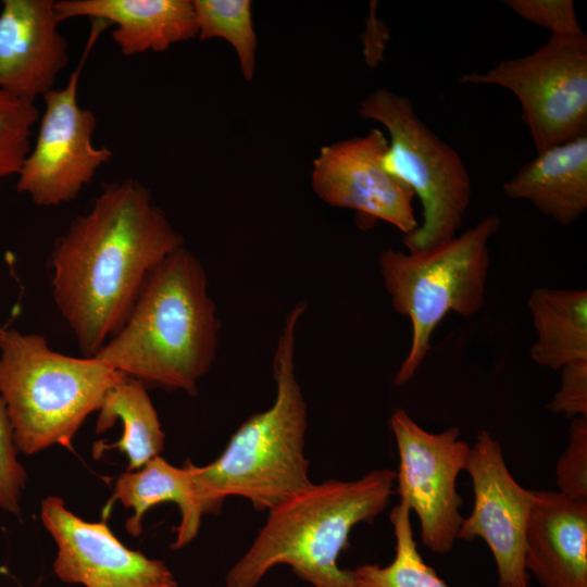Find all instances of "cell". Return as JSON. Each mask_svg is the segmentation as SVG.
Instances as JSON below:
<instances>
[{
	"label": "cell",
	"mask_w": 587,
	"mask_h": 587,
	"mask_svg": "<svg viewBox=\"0 0 587 587\" xmlns=\"http://www.w3.org/2000/svg\"><path fill=\"white\" fill-rule=\"evenodd\" d=\"M184 246L147 188L128 178L104 185L50 254L53 301L84 357L123 326L153 270Z\"/></svg>",
	"instance_id": "1"
},
{
	"label": "cell",
	"mask_w": 587,
	"mask_h": 587,
	"mask_svg": "<svg viewBox=\"0 0 587 587\" xmlns=\"http://www.w3.org/2000/svg\"><path fill=\"white\" fill-rule=\"evenodd\" d=\"M220 326L204 267L182 246L149 275L126 322L93 357L146 386L193 396L215 362Z\"/></svg>",
	"instance_id": "2"
},
{
	"label": "cell",
	"mask_w": 587,
	"mask_h": 587,
	"mask_svg": "<svg viewBox=\"0 0 587 587\" xmlns=\"http://www.w3.org/2000/svg\"><path fill=\"white\" fill-rule=\"evenodd\" d=\"M307 307L300 301L285 317L273 358L272 405L240 424L213 462L191 464L204 514L218 513L232 496L270 511L313 484L304 455L308 409L295 363L297 327Z\"/></svg>",
	"instance_id": "3"
},
{
	"label": "cell",
	"mask_w": 587,
	"mask_h": 587,
	"mask_svg": "<svg viewBox=\"0 0 587 587\" xmlns=\"http://www.w3.org/2000/svg\"><path fill=\"white\" fill-rule=\"evenodd\" d=\"M396 472L370 471L353 480L312 484L271 509L248 550L229 569L225 587H257L285 564L312 587H354L351 570L338 565L352 528L372 522L388 505Z\"/></svg>",
	"instance_id": "4"
},
{
	"label": "cell",
	"mask_w": 587,
	"mask_h": 587,
	"mask_svg": "<svg viewBox=\"0 0 587 587\" xmlns=\"http://www.w3.org/2000/svg\"><path fill=\"white\" fill-rule=\"evenodd\" d=\"M96 357L54 351L45 337L4 329L0 337V396L18 451L32 455L71 448L89 414L125 378Z\"/></svg>",
	"instance_id": "5"
},
{
	"label": "cell",
	"mask_w": 587,
	"mask_h": 587,
	"mask_svg": "<svg viewBox=\"0 0 587 587\" xmlns=\"http://www.w3.org/2000/svg\"><path fill=\"white\" fill-rule=\"evenodd\" d=\"M500 225L498 215H489L434 247L380 252L378 267L390 303L410 320L412 328L396 385L413 378L430 350L434 332L449 313L467 317L483 309L490 266L488 245Z\"/></svg>",
	"instance_id": "6"
},
{
	"label": "cell",
	"mask_w": 587,
	"mask_h": 587,
	"mask_svg": "<svg viewBox=\"0 0 587 587\" xmlns=\"http://www.w3.org/2000/svg\"><path fill=\"white\" fill-rule=\"evenodd\" d=\"M358 112L387 129L389 140L383 165L420 199L422 222L403 236L408 251L427 249L454 237L472 198L471 177L457 150L420 118L404 96L377 89L361 100Z\"/></svg>",
	"instance_id": "7"
},
{
	"label": "cell",
	"mask_w": 587,
	"mask_h": 587,
	"mask_svg": "<svg viewBox=\"0 0 587 587\" xmlns=\"http://www.w3.org/2000/svg\"><path fill=\"white\" fill-rule=\"evenodd\" d=\"M464 85L512 92L537 152L587 134V36H550L530 54L464 73Z\"/></svg>",
	"instance_id": "8"
},
{
	"label": "cell",
	"mask_w": 587,
	"mask_h": 587,
	"mask_svg": "<svg viewBox=\"0 0 587 587\" xmlns=\"http://www.w3.org/2000/svg\"><path fill=\"white\" fill-rule=\"evenodd\" d=\"M107 26L102 21H93L84 54L66 86L42 97L45 108L38 134L16 175V190L38 207L72 201L112 158L109 148L97 147L92 141L97 127L95 113L78 103L82 70L98 35Z\"/></svg>",
	"instance_id": "9"
},
{
	"label": "cell",
	"mask_w": 587,
	"mask_h": 587,
	"mask_svg": "<svg viewBox=\"0 0 587 587\" xmlns=\"http://www.w3.org/2000/svg\"><path fill=\"white\" fill-rule=\"evenodd\" d=\"M389 426L399 453L396 491L400 502L416 513L422 542L436 553H448L464 519L457 478L471 446L460 439L458 427L429 433L401 408L392 412Z\"/></svg>",
	"instance_id": "10"
},
{
	"label": "cell",
	"mask_w": 587,
	"mask_h": 587,
	"mask_svg": "<svg viewBox=\"0 0 587 587\" xmlns=\"http://www.w3.org/2000/svg\"><path fill=\"white\" fill-rule=\"evenodd\" d=\"M464 471L472 480L474 505L463 519L458 539L480 538L488 545L500 587L527 585L525 530L533 490L514 479L501 445L487 429L479 430L470 447Z\"/></svg>",
	"instance_id": "11"
},
{
	"label": "cell",
	"mask_w": 587,
	"mask_h": 587,
	"mask_svg": "<svg viewBox=\"0 0 587 587\" xmlns=\"http://www.w3.org/2000/svg\"><path fill=\"white\" fill-rule=\"evenodd\" d=\"M40 517L57 545L55 576L85 587H177L166 564L121 542L107 522H88L62 498L46 497Z\"/></svg>",
	"instance_id": "12"
},
{
	"label": "cell",
	"mask_w": 587,
	"mask_h": 587,
	"mask_svg": "<svg viewBox=\"0 0 587 587\" xmlns=\"http://www.w3.org/2000/svg\"><path fill=\"white\" fill-rule=\"evenodd\" d=\"M387 137L377 128L322 148L312 171V188L336 208L355 210L398 228L403 236L419 226L414 193L383 165Z\"/></svg>",
	"instance_id": "13"
},
{
	"label": "cell",
	"mask_w": 587,
	"mask_h": 587,
	"mask_svg": "<svg viewBox=\"0 0 587 587\" xmlns=\"http://www.w3.org/2000/svg\"><path fill=\"white\" fill-rule=\"evenodd\" d=\"M54 0H4L0 11V90L34 101L54 89L68 46Z\"/></svg>",
	"instance_id": "14"
},
{
	"label": "cell",
	"mask_w": 587,
	"mask_h": 587,
	"mask_svg": "<svg viewBox=\"0 0 587 587\" xmlns=\"http://www.w3.org/2000/svg\"><path fill=\"white\" fill-rule=\"evenodd\" d=\"M525 569L542 587H587V501L533 490Z\"/></svg>",
	"instance_id": "15"
},
{
	"label": "cell",
	"mask_w": 587,
	"mask_h": 587,
	"mask_svg": "<svg viewBox=\"0 0 587 587\" xmlns=\"http://www.w3.org/2000/svg\"><path fill=\"white\" fill-rule=\"evenodd\" d=\"M62 20L89 17L112 24V39L125 57L161 52L198 36L190 0H59Z\"/></svg>",
	"instance_id": "16"
},
{
	"label": "cell",
	"mask_w": 587,
	"mask_h": 587,
	"mask_svg": "<svg viewBox=\"0 0 587 587\" xmlns=\"http://www.w3.org/2000/svg\"><path fill=\"white\" fill-rule=\"evenodd\" d=\"M502 189L560 225L573 224L587 209V134L537 152Z\"/></svg>",
	"instance_id": "17"
},
{
	"label": "cell",
	"mask_w": 587,
	"mask_h": 587,
	"mask_svg": "<svg viewBox=\"0 0 587 587\" xmlns=\"http://www.w3.org/2000/svg\"><path fill=\"white\" fill-rule=\"evenodd\" d=\"M191 464L188 460L178 467L159 455L140 469L117 477L110 502L117 500L125 508L133 509V515L125 522L129 535H141L142 517L150 508L173 502L179 509L180 521L175 528L172 548L182 549L197 537L204 510L192 479Z\"/></svg>",
	"instance_id": "18"
},
{
	"label": "cell",
	"mask_w": 587,
	"mask_h": 587,
	"mask_svg": "<svg viewBox=\"0 0 587 587\" xmlns=\"http://www.w3.org/2000/svg\"><path fill=\"white\" fill-rule=\"evenodd\" d=\"M527 307L536 332L529 355L536 364L561 371L587 361L586 289L535 288Z\"/></svg>",
	"instance_id": "19"
},
{
	"label": "cell",
	"mask_w": 587,
	"mask_h": 587,
	"mask_svg": "<svg viewBox=\"0 0 587 587\" xmlns=\"http://www.w3.org/2000/svg\"><path fill=\"white\" fill-rule=\"evenodd\" d=\"M116 421L123 425L122 437L110 446L98 444L96 451L118 449L128 459V471L160 455L165 435L145 384L125 377L108 391L98 410L96 433L108 430Z\"/></svg>",
	"instance_id": "20"
},
{
	"label": "cell",
	"mask_w": 587,
	"mask_h": 587,
	"mask_svg": "<svg viewBox=\"0 0 587 587\" xmlns=\"http://www.w3.org/2000/svg\"><path fill=\"white\" fill-rule=\"evenodd\" d=\"M410 513L403 502L391 510L389 519L396 538L394 560L385 566L362 564L351 570L354 587H449L419 552Z\"/></svg>",
	"instance_id": "21"
},
{
	"label": "cell",
	"mask_w": 587,
	"mask_h": 587,
	"mask_svg": "<svg viewBox=\"0 0 587 587\" xmlns=\"http://www.w3.org/2000/svg\"><path fill=\"white\" fill-rule=\"evenodd\" d=\"M198 37L224 38L236 50L242 75L250 80L254 72L257 35L249 0H193Z\"/></svg>",
	"instance_id": "22"
},
{
	"label": "cell",
	"mask_w": 587,
	"mask_h": 587,
	"mask_svg": "<svg viewBox=\"0 0 587 587\" xmlns=\"http://www.w3.org/2000/svg\"><path fill=\"white\" fill-rule=\"evenodd\" d=\"M39 117L34 101L0 90V180L18 174Z\"/></svg>",
	"instance_id": "23"
},
{
	"label": "cell",
	"mask_w": 587,
	"mask_h": 587,
	"mask_svg": "<svg viewBox=\"0 0 587 587\" xmlns=\"http://www.w3.org/2000/svg\"><path fill=\"white\" fill-rule=\"evenodd\" d=\"M559 492L587 501V417L573 419L569 444L555 466Z\"/></svg>",
	"instance_id": "24"
},
{
	"label": "cell",
	"mask_w": 587,
	"mask_h": 587,
	"mask_svg": "<svg viewBox=\"0 0 587 587\" xmlns=\"http://www.w3.org/2000/svg\"><path fill=\"white\" fill-rule=\"evenodd\" d=\"M503 3L523 20L549 30L550 36L584 33L573 0H504Z\"/></svg>",
	"instance_id": "25"
},
{
	"label": "cell",
	"mask_w": 587,
	"mask_h": 587,
	"mask_svg": "<svg viewBox=\"0 0 587 587\" xmlns=\"http://www.w3.org/2000/svg\"><path fill=\"white\" fill-rule=\"evenodd\" d=\"M13 429L0 396V508L18 514L22 490L27 475L18 462Z\"/></svg>",
	"instance_id": "26"
},
{
	"label": "cell",
	"mask_w": 587,
	"mask_h": 587,
	"mask_svg": "<svg viewBox=\"0 0 587 587\" xmlns=\"http://www.w3.org/2000/svg\"><path fill=\"white\" fill-rule=\"evenodd\" d=\"M548 409L572 420L587 417V361L561 370V385Z\"/></svg>",
	"instance_id": "27"
},
{
	"label": "cell",
	"mask_w": 587,
	"mask_h": 587,
	"mask_svg": "<svg viewBox=\"0 0 587 587\" xmlns=\"http://www.w3.org/2000/svg\"><path fill=\"white\" fill-rule=\"evenodd\" d=\"M4 329H5V328H4V327H2V326L0 325V337L2 336V334H3Z\"/></svg>",
	"instance_id": "28"
},
{
	"label": "cell",
	"mask_w": 587,
	"mask_h": 587,
	"mask_svg": "<svg viewBox=\"0 0 587 587\" xmlns=\"http://www.w3.org/2000/svg\"><path fill=\"white\" fill-rule=\"evenodd\" d=\"M510 587H528V584L527 585H520V586H510Z\"/></svg>",
	"instance_id": "29"
}]
</instances>
